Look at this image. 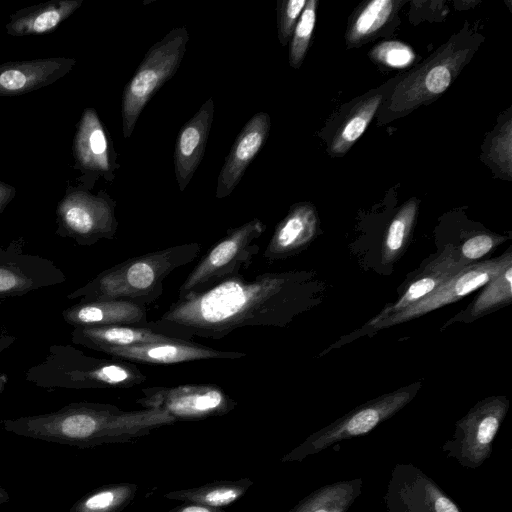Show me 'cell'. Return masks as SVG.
I'll list each match as a JSON object with an SVG mask.
<instances>
[{
	"mask_svg": "<svg viewBox=\"0 0 512 512\" xmlns=\"http://www.w3.org/2000/svg\"><path fill=\"white\" fill-rule=\"evenodd\" d=\"M13 251L12 248L4 249L0 246V259L10 255Z\"/></svg>",
	"mask_w": 512,
	"mask_h": 512,
	"instance_id": "b9f144b4",
	"label": "cell"
},
{
	"mask_svg": "<svg viewBox=\"0 0 512 512\" xmlns=\"http://www.w3.org/2000/svg\"><path fill=\"white\" fill-rule=\"evenodd\" d=\"M464 266L466 265L460 261L456 247L454 245H446L439 254L417 271L416 275L410 279L402 291L400 297L393 303L387 304L360 329V332L416 304L447 279L459 272Z\"/></svg>",
	"mask_w": 512,
	"mask_h": 512,
	"instance_id": "2e32d148",
	"label": "cell"
},
{
	"mask_svg": "<svg viewBox=\"0 0 512 512\" xmlns=\"http://www.w3.org/2000/svg\"><path fill=\"white\" fill-rule=\"evenodd\" d=\"M318 232L319 218L315 207L308 202L294 204L276 225L263 257L274 262L294 256L306 249Z\"/></svg>",
	"mask_w": 512,
	"mask_h": 512,
	"instance_id": "ffe728a7",
	"label": "cell"
},
{
	"mask_svg": "<svg viewBox=\"0 0 512 512\" xmlns=\"http://www.w3.org/2000/svg\"><path fill=\"white\" fill-rule=\"evenodd\" d=\"M511 120H508L492 141L489 157L505 172L511 175Z\"/></svg>",
	"mask_w": 512,
	"mask_h": 512,
	"instance_id": "d590c367",
	"label": "cell"
},
{
	"mask_svg": "<svg viewBox=\"0 0 512 512\" xmlns=\"http://www.w3.org/2000/svg\"><path fill=\"white\" fill-rule=\"evenodd\" d=\"M176 422L159 409L124 411L113 404L84 401L49 413L3 419L0 426L18 436L85 449L134 441Z\"/></svg>",
	"mask_w": 512,
	"mask_h": 512,
	"instance_id": "7a4b0ae2",
	"label": "cell"
},
{
	"mask_svg": "<svg viewBox=\"0 0 512 512\" xmlns=\"http://www.w3.org/2000/svg\"><path fill=\"white\" fill-rule=\"evenodd\" d=\"M266 225L258 218L227 230L199 260L179 288L178 298L205 291L219 282L240 275L252 264L260 247L256 243Z\"/></svg>",
	"mask_w": 512,
	"mask_h": 512,
	"instance_id": "52a82bcc",
	"label": "cell"
},
{
	"mask_svg": "<svg viewBox=\"0 0 512 512\" xmlns=\"http://www.w3.org/2000/svg\"><path fill=\"white\" fill-rule=\"evenodd\" d=\"M137 489L133 483L98 487L78 499L69 512H120L132 502Z\"/></svg>",
	"mask_w": 512,
	"mask_h": 512,
	"instance_id": "83f0119b",
	"label": "cell"
},
{
	"mask_svg": "<svg viewBox=\"0 0 512 512\" xmlns=\"http://www.w3.org/2000/svg\"><path fill=\"white\" fill-rule=\"evenodd\" d=\"M24 377L39 388L74 390L130 388L147 379L132 362L94 357L69 344L51 345Z\"/></svg>",
	"mask_w": 512,
	"mask_h": 512,
	"instance_id": "277c9868",
	"label": "cell"
},
{
	"mask_svg": "<svg viewBox=\"0 0 512 512\" xmlns=\"http://www.w3.org/2000/svg\"><path fill=\"white\" fill-rule=\"evenodd\" d=\"M471 52V47L461 45L457 40L445 44L396 85L388 100V108L392 112L409 111L443 93L465 65Z\"/></svg>",
	"mask_w": 512,
	"mask_h": 512,
	"instance_id": "30bf717a",
	"label": "cell"
},
{
	"mask_svg": "<svg viewBox=\"0 0 512 512\" xmlns=\"http://www.w3.org/2000/svg\"><path fill=\"white\" fill-rule=\"evenodd\" d=\"M188 41L189 32L186 27H176L145 54L123 91L121 112L124 138L131 136L151 97L177 72Z\"/></svg>",
	"mask_w": 512,
	"mask_h": 512,
	"instance_id": "8992f818",
	"label": "cell"
},
{
	"mask_svg": "<svg viewBox=\"0 0 512 512\" xmlns=\"http://www.w3.org/2000/svg\"><path fill=\"white\" fill-rule=\"evenodd\" d=\"M371 58L393 68H405L415 60V53L408 45L399 41H385L375 46Z\"/></svg>",
	"mask_w": 512,
	"mask_h": 512,
	"instance_id": "836d02e7",
	"label": "cell"
},
{
	"mask_svg": "<svg viewBox=\"0 0 512 512\" xmlns=\"http://www.w3.org/2000/svg\"><path fill=\"white\" fill-rule=\"evenodd\" d=\"M16 341V337L10 335L4 329L0 327V354L8 349L14 342Z\"/></svg>",
	"mask_w": 512,
	"mask_h": 512,
	"instance_id": "f35d334b",
	"label": "cell"
},
{
	"mask_svg": "<svg viewBox=\"0 0 512 512\" xmlns=\"http://www.w3.org/2000/svg\"><path fill=\"white\" fill-rule=\"evenodd\" d=\"M398 4L392 0L368 2L349 25L346 34L347 43L359 44L376 35L392 17Z\"/></svg>",
	"mask_w": 512,
	"mask_h": 512,
	"instance_id": "4dcf8cb0",
	"label": "cell"
},
{
	"mask_svg": "<svg viewBox=\"0 0 512 512\" xmlns=\"http://www.w3.org/2000/svg\"><path fill=\"white\" fill-rule=\"evenodd\" d=\"M168 512H226L223 508H214L196 503H186L176 506Z\"/></svg>",
	"mask_w": 512,
	"mask_h": 512,
	"instance_id": "74e56055",
	"label": "cell"
},
{
	"mask_svg": "<svg viewBox=\"0 0 512 512\" xmlns=\"http://www.w3.org/2000/svg\"><path fill=\"white\" fill-rule=\"evenodd\" d=\"M136 403L142 408L159 409L177 421L201 420L231 412L237 402L215 384H183L141 389Z\"/></svg>",
	"mask_w": 512,
	"mask_h": 512,
	"instance_id": "8fae6325",
	"label": "cell"
},
{
	"mask_svg": "<svg viewBox=\"0 0 512 512\" xmlns=\"http://www.w3.org/2000/svg\"><path fill=\"white\" fill-rule=\"evenodd\" d=\"M200 244L184 243L129 258L97 274L66 295L79 302L123 299L149 305L163 293V281L199 255Z\"/></svg>",
	"mask_w": 512,
	"mask_h": 512,
	"instance_id": "3957f363",
	"label": "cell"
},
{
	"mask_svg": "<svg viewBox=\"0 0 512 512\" xmlns=\"http://www.w3.org/2000/svg\"><path fill=\"white\" fill-rule=\"evenodd\" d=\"M76 65L70 57H48L0 64V96H20L67 75Z\"/></svg>",
	"mask_w": 512,
	"mask_h": 512,
	"instance_id": "ac0fdd59",
	"label": "cell"
},
{
	"mask_svg": "<svg viewBox=\"0 0 512 512\" xmlns=\"http://www.w3.org/2000/svg\"><path fill=\"white\" fill-rule=\"evenodd\" d=\"M147 305L123 299H101L76 304L62 312L64 321L77 327L147 325Z\"/></svg>",
	"mask_w": 512,
	"mask_h": 512,
	"instance_id": "603a6c76",
	"label": "cell"
},
{
	"mask_svg": "<svg viewBox=\"0 0 512 512\" xmlns=\"http://www.w3.org/2000/svg\"><path fill=\"white\" fill-rule=\"evenodd\" d=\"M361 478L340 480L313 491L290 512H347L361 494Z\"/></svg>",
	"mask_w": 512,
	"mask_h": 512,
	"instance_id": "484cf974",
	"label": "cell"
},
{
	"mask_svg": "<svg viewBox=\"0 0 512 512\" xmlns=\"http://www.w3.org/2000/svg\"><path fill=\"white\" fill-rule=\"evenodd\" d=\"M316 0L307 1L293 31L289 46V64L298 69L307 53L316 22Z\"/></svg>",
	"mask_w": 512,
	"mask_h": 512,
	"instance_id": "1f68e13d",
	"label": "cell"
},
{
	"mask_svg": "<svg viewBox=\"0 0 512 512\" xmlns=\"http://www.w3.org/2000/svg\"><path fill=\"white\" fill-rule=\"evenodd\" d=\"M270 128L271 119L266 112H257L244 125L219 173L216 198L223 199L233 192L248 165L265 144Z\"/></svg>",
	"mask_w": 512,
	"mask_h": 512,
	"instance_id": "d6986e66",
	"label": "cell"
},
{
	"mask_svg": "<svg viewBox=\"0 0 512 512\" xmlns=\"http://www.w3.org/2000/svg\"><path fill=\"white\" fill-rule=\"evenodd\" d=\"M382 101V95L377 94L359 103L348 118L343 122L330 144L332 155L345 154L362 136L373 119Z\"/></svg>",
	"mask_w": 512,
	"mask_h": 512,
	"instance_id": "f546056e",
	"label": "cell"
},
{
	"mask_svg": "<svg viewBox=\"0 0 512 512\" xmlns=\"http://www.w3.org/2000/svg\"><path fill=\"white\" fill-rule=\"evenodd\" d=\"M83 0H50L17 10L9 16L6 33L14 37L44 35L56 30Z\"/></svg>",
	"mask_w": 512,
	"mask_h": 512,
	"instance_id": "cb8c5ba5",
	"label": "cell"
},
{
	"mask_svg": "<svg viewBox=\"0 0 512 512\" xmlns=\"http://www.w3.org/2000/svg\"><path fill=\"white\" fill-rule=\"evenodd\" d=\"M16 196V188L4 181H0V214Z\"/></svg>",
	"mask_w": 512,
	"mask_h": 512,
	"instance_id": "8d00e7d4",
	"label": "cell"
},
{
	"mask_svg": "<svg viewBox=\"0 0 512 512\" xmlns=\"http://www.w3.org/2000/svg\"><path fill=\"white\" fill-rule=\"evenodd\" d=\"M73 168L80 171L79 184L92 190L99 177L107 181L114 179L116 163L109 134L105 130L95 109L86 108L76 126L72 142Z\"/></svg>",
	"mask_w": 512,
	"mask_h": 512,
	"instance_id": "5bb4252c",
	"label": "cell"
},
{
	"mask_svg": "<svg viewBox=\"0 0 512 512\" xmlns=\"http://www.w3.org/2000/svg\"><path fill=\"white\" fill-rule=\"evenodd\" d=\"M115 207L116 202L105 190L92 194L81 184L68 185L56 206L55 234L80 246L114 239L118 229Z\"/></svg>",
	"mask_w": 512,
	"mask_h": 512,
	"instance_id": "ba28073f",
	"label": "cell"
},
{
	"mask_svg": "<svg viewBox=\"0 0 512 512\" xmlns=\"http://www.w3.org/2000/svg\"><path fill=\"white\" fill-rule=\"evenodd\" d=\"M306 3V0L277 1V30L278 39L282 46H286L291 40L295 26Z\"/></svg>",
	"mask_w": 512,
	"mask_h": 512,
	"instance_id": "e575fe53",
	"label": "cell"
},
{
	"mask_svg": "<svg viewBox=\"0 0 512 512\" xmlns=\"http://www.w3.org/2000/svg\"><path fill=\"white\" fill-rule=\"evenodd\" d=\"M508 408L509 400L505 396L478 401L456 422L453 435L442 446L443 452L463 467H480L491 455L493 441Z\"/></svg>",
	"mask_w": 512,
	"mask_h": 512,
	"instance_id": "9c48e42d",
	"label": "cell"
},
{
	"mask_svg": "<svg viewBox=\"0 0 512 512\" xmlns=\"http://www.w3.org/2000/svg\"><path fill=\"white\" fill-rule=\"evenodd\" d=\"M10 500V496L8 492L0 485V505L8 502Z\"/></svg>",
	"mask_w": 512,
	"mask_h": 512,
	"instance_id": "60d3db41",
	"label": "cell"
},
{
	"mask_svg": "<svg viewBox=\"0 0 512 512\" xmlns=\"http://www.w3.org/2000/svg\"><path fill=\"white\" fill-rule=\"evenodd\" d=\"M8 382H9V376L6 373L0 372V395L5 390Z\"/></svg>",
	"mask_w": 512,
	"mask_h": 512,
	"instance_id": "ab89813d",
	"label": "cell"
},
{
	"mask_svg": "<svg viewBox=\"0 0 512 512\" xmlns=\"http://www.w3.org/2000/svg\"><path fill=\"white\" fill-rule=\"evenodd\" d=\"M66 276L50 259L15 250L0 259V298L22 296L64 283Z\"/></svg>",
	"mask_w": 512,
	"mask_h": 512,
	"instance_id": "9a60e30c",
	"label": "cell"
},
{
	"mask_svg": "<svg viewBox=\"0 0 512 512\" xmlns=\"http://www.w3.org/2000/svg\"><path fill=\"white\" fill-rule=\"evenodd\" d=\"M510 263H512V252L511 248H508L504 254L496 258L466 265L416 304L385 318L359 335L375 333L380 329L410 321L459 301L484 286Z\"/></svg>",
	"mask_w": 512,
	"mask_h": 512,
	"instance_id": "7c38bea8",
	"label": "cell"
},
{
	"mask_svg": "<svg viewBox=\"0 0 512 512\" xmlns=\"http://www.w3.org/2000/svg\"><path fill=\"white\" fill-rule=\"evenodd\" d=\"M214 115L210 97L180 129L174 149V170L179 190L183 192L204 155Z\"/></svg>",
	"mask_w": 512,
	"mask_h": 512,
	"instance_id": "7402d4cb",
	"label": "cell"
},
{
	"mask_svg": "<svg viewBox=\"0 0 512 512\" xmlns=\"http://www.w3.org/2000/svg\"><path fill=\"white\" fill-rule=\"evenodd\" d=\"M102 353L111 358L132 363L153 365H173L209 359H239L246 354L237 351H224L201 345L190 340L158 342L124 348L106 349Z\"/></svg>",
	"mask_w": 512,
	"mask_h": 512,
	"instance_id": "e0dca14e",
	"label": "cell"
},
{
	"mask_svg": "<svg viewBox=\"0 0 512 512\" xmlns=\"http://www.w3.org/2000/svg\"><path fill=\"white\" fill-rule=\"evenodd\" d=\"M72 343L98 352L111 348L184 341L164 328L149 321L147 325H114L104 327H77L71 331ZM192 341V340H190Z\"/></svg>",
	"mask_w": 512,
	"mask_h": 512,
	"instance_id": "44dd1931",
	"label": "cell"
},
{
	"mask_svg": "<svg viewBox=\"0 0 512 512\" xmlns=\"http://www.w3.org/2000/svg\"><path fill=\"white\" fill-rule=\"evenodd\" d=\"M252 484L253 481L248 478L215 481L199 487L171 491L164 496L170 500L222 508L241 498Z\"/></svg>",
	"mask_w": 512,
	"mask_h": 512,
	"instance_id": "4316f807",
	"label": "cell"
},
{
	"mask_svg": "<svg viewBox=\"0 0 512 512\" xmlns=\"http://www.w3.org/2000/svg\"><path fill=\"white\" fill-rule=\"evenodd\" d=\"M421 388V381L400 387L371 399L312 433L299 446L281 459L282 462H300L328 449L333 444L371 432L409 404Z\"/></svg>",
	"mask_w": 512,
	"mask_h": 512,
	"instance_id": "5b68a950",
	"label": "cell"
},
{
	"mask_svg": "<svg viewBox=\"0 0 512 512\" xmlns=\"http://www.w3.org/2000/svg\"><path fill=\"white\" fill-rule=\"evenodd\" d=\"M506 239L505 236L493 233L474 234L466 238L459 247H456L458 257L465 265L476 263Z\"/></svg>",
	"mask_w": 512,
	"mask_h": 512,
	"instance_id": "d6a6232c",
	"label": "cell"
},
{
	"mask_svg": "<svg viewBox=\"0 0 512 512\" xmlns=\"http://www.w3.org/2000/svg\"><path fill=\"white\" fill-rule=\"evenodd\" d=\"M384 503L387 512H462L432 478L412 463L394 466Z\"/></svg>",
	"mask_w": 512,
	"mask_h": 512,
	"instance_id": "4fadbf2b",
	"label": "cell"
},
{
	"mask_svg": "<svg viewBox=\"0 0 512 512\" xmlns=\"http://www.w3.org/2000/svg\"><path fill=\"white\" fill-rule=\"evenodd\" d=\"M418 199L405 202L389 224L382 243V261L395 262L406 250L415 225Z\"/></svg>",
	"mask_w": 512,
	"mask_h": 512,
	"instance_id": "f1b7e54d",
	"label": "cell"
},
{
	"mask_svg": "<svg viewBox=\"0 0 512 512\" xmlns=\"http://www.w3.org/2000/svg\"><path fill=\"white\" fill-rule=\"evenodd\" d=\"M309 287L306 272H266L251 280L240 274L177 299L152 322L185 340H218L247 326L283 327L309 305Z\"/></svg>",
	"mask_w": 512,
	"mask_h": 512,
	"instance_id": "6da1fadb",
	"label": "cell"
},
{
	"mask_svg": "<svg viewBox=\"0 0 512 512\" xmlns=\"http://www.w3.org/2000/svg\"><path fill=\"white\" fill-rule=\"evenodd\" d=\"M512 301V263L481 287L473 301L450 320L442 329L454 322L470 323L499 310Z\"/></svg>",
	"mask_w": 512,
	"mask_h": 512,
	"instance_id": "d4e9b609",
	"label": "cell"
}]
</instances>
